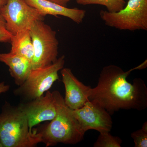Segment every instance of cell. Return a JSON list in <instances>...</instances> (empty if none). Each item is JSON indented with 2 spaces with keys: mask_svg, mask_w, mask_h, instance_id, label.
Segmentation results:
<instances>
[{
  "mask_svg": "<svg viewBox=\"0 0 147 147\" xmlns=\"http://www.w3.org/2000/svg\"><path fill=\"white\" fill-rule=\"evenodd\" d=\"M132 69L125 71L120 67L105 66L100 71L97 86L91 88L89 100L104 108L110 115L121 110L141 111L147 107V88L136 78L127 82Z\"/></svg>",
  "mask_w": 147,
  "mask_h": 147,
  "instance_id": "6da1fadb",
  "label": "cell"
},
{
  "mask_svg": "<svg viewBox=\"0 0 147 147\" xmlns=\"http://www.w3.org/2000/svg\"><path fill=\"white\" fill-rule=\"evenodd\" d=\"M53 93L57 114L55 118L41 131L42 143L48 147L59 143L75 144L81 142L84 139L85 133L74 116L72 110L66 105L59 92L55 91Z\"/></svg>",
  "mask_w": 147,
  "mask_h": 147,
  "instance_id": "7a4b0ae2",
  "label": "cell"
},
{
  "mask_svg": "<svg viewBox=\"0 0 147 147\" xmlns=\"http://www.w3.org/2000/svg\"><path fill=\"white\" fill-rule=\"evenodd\" d=\"M0 140L4 147H32L42 142L41 132L30 130L21 107H6L0 114Z\"/></svg>",
  "mask_w": 147,
  "mask_h": 147,
  "instance_id": "3957f363",
  "label": "cell"
},
{
  "mask_svg": "<svg viewBox=\"0 0 147 147\" xmlns=\"http://www.w3.org/2000/svg\"><path fill=\"white\" fill-rule=\"evenodd\" d=\"M100 18L108 26L120 30H147V0H129L117 12L101 10Z\"/></svg>",
  "mask_w": 147,
  "mask_h": 147,
  "instance_id": "277c9868",
  "label": "cell"
},
{
  "mask_svg": "<svg viewBox=\"0 0 147 147\" xmlns=\"http://www.w3.org/2000/svg\"><path fill=\"white\" fill-rule=\"evenodd\" d=\"M43 21H36L29 30L34 49L32 69L50 65L58 59L56 32Z\"/></svg>",
  "mask_w": 147,
  "mask_h": 147,
  "instance_id": "5b68a950",
  "label": "cell"
},
{
  "mask_svg": "<svg viewBox=\"0 0 147 147\" xmlns=\"http://www.w3.org/2000/svg\"><path fill=\"white\" fill-rule=\"evenodd\" d=\"M65 63V57L63 55L50 65L32 69L18 91L32 100L42 96L59 80L58 72L63 68Z\"/></svg>",
  "mask_w": 147,
  "mask_h": 147,
  "instance_id": "8992f818",
  "label": "cell"
},
{
  "mask_svg": "<svg viewBox=\"0 0 147 147\" xmlns=\"http://www.w3.org/2000/svg\"><path fill=\"white\" fill-rule=\"evenodd\" d=\"M0 13L13 35L30 30L34 22L43 20L44 17L25 0H7L0 9Z\"/></svg>",
  "mask_w": 147,
  "mask_h": 147,
  "instance_id": "52a82bcc",
  "label": "cell"
},
{
  "mask_svg": "<svg viewBox=\"0 0 147 147\" xmlns=\"http://www.w3.org/2000/svg\"><path fill=\"white\" fill-rule=\"evenodd\" d=\"M72 113L84 131L94 129L100 133L110 132L113 122L110 115L101 106L88 100L82 108L72 110Z\"/></svg>",
  "mask_w": 147,
  "mask_h": 147,
  "instance_id": "ba28073f",
  "label": "cell"
},
{
  "mask_svg": "<svg viewBox=\"0 0 147 147\" xmlns=\"http://www.w3.org/2000/svg\"><path fill=\"white\" fill-rule=\"evenodd\" d=\"M21 108L26 116L29 128L32 127L40 123L51 121L57 114V108L53 92H46L45 95L32 100Z\"/></svg>",
  "mask_w": 147,
  "mask_h": 147,
  "instance_id": "9c48e42d",
  "label": "cell"
},
{
  "mask_svg": "<svg viewBox=\"0 0 147 147\" xmlns=\"http://www.w3.org/2000/svg\"><path fill=\"white\" fill-rule=\"evenodd\" d=\"M61 73L65 88L64 100L66 105L73 110L82 108L89 100L91 87L79 81L69 68L63 67Z\"/></svg>",
  "mask_w": 147,
  "mask_h": 147,
  "instance_id": "30bf717a",
  "label": "cell"
},
{
  "mask_svg": "<svg viewBox=\"0 0 147 147\" xmlns=\"http://www.w3.org/2000/svg\"><path fill=\"white\" fill-rule=\"evenodd\" d=\"M26 2L37 10L42 16L47 15L67 17L77 24L82 23L86 11L76 8H69L47 0H25Z\"/></svg>",
  "mask_w": 147,
  "mask_h": 147,
  "instance_id": "8fae6325",
  "label": "cell"
},
{
  "mask_svg": "<svg viewBox=\"0 0 147 147\" xmlns=\"http://www.w3.org/2000/svg\"><path fill=\"white\" fill-rule=\"evenodd\" d=\"M0 62L8 66L10 75L19 86L26 81L32 69V64L28 60L10 52L0 53Z\"/></svg>",
  "mask_w": 147,
  "mask_h": 147,
  "instance_id": "7c38bea8",
  "label": "cell"
},
{
  "mask_svg": "<svg viewBox=\"0 0 147 147\" xmlns=\"http://www.w3.org/2000/svg\"><path fill=\"white\" fill-rule=\"evenodd\" d=\"M10 42V52L26 58L31 63L32 65L34 49L30 30H26L13 35Z\"/></svg>",
  "mask_w": 147,
  "mask_h": 147,
  "instance_id": "4fadbf2b",
  "label": "cell"
},
{
  "mask_svg": "<svg viewBox=\"0 0 147 147\" xmlns=\"http://www.w3.org/2000/svg\"><path fill=\"white\" fill-rule=\"evenodd\" d=\"M76 3L81 5L96 4L104 6L108 11L110 12H117L125 7V0H76Z\"/></svg>",
  "mask_w": 147,
  "mask_h": 147,
  "instance_id": "5bb4252c",
  "label": "cell"
},
{
  "mask_svg": "<svg viewBox=\"0 0 147 147\" xmlns=\"http://www.w3.org/2000/svg\"><path fill=\"white\" fill-rule=\"evenodd\" d=\"M110 132L100 133L95 142L94 147H121L122 141L120 138L113 136Z\"/></svg>",
  "mask_w": 147,
  "mask_h": 147,
  "instance_id": "9a60e30c",
  "label": "cell"
},
{
  "mask_svg": "<svg viewBox=\"0 0 147 147\" xmlns=\"http://www.w3.org/2000/svg\"><path fill=\"white\" fill-rule=\"evenodd\" d=\"M131 137L134 140V147H147V122H145L142 128L131 133Z\"/></svg>",
  "mask_w": 147,
  "mask_h": 147,
  "instance_id": "2e32d148",
  "label": "cell"
},
{
  "mask_svg": "<svg viewBox=\"0 0 147 147\" xmlns=\"http://www.w3.org/2000/svg\"><path fill=\"white\" fill-rule=\"evenodd\" d=\"M12 36L7 28L5 20L0 13V42H10Z\"/></svg>",
  "mask_w": 147,
  "mask_h": 147,
  "instance_id": "e0dca14e",
  "label": "cell"
},
{
  "mask_svg": "<svg viewBox=\"0 0 147 147\" xmlns=\"http://www.w3.org/2000/svg\"><path fill=\"white\" fill-rule=\"evenodd\" d=\"M9 89V86L6 85L4 82H0V94L8 91Z\"/></svg>",
  "mask_w": 147,
  "mask_h": 147,
  "instance_id": "ac0fdd59",
  "label": "cell"
},
{
  "mask_svg": "<svg viewBox=\"0 0 147 147\" xmlns=\"http://www.w3.org/2000/svg\"><path fill=\"white\" fill-rule=\"evenodd\" d=\"M56 3L63 6H67V4L71 0H47Z\"/></svg>",
  "mask_w": 147,
  "mask_h": 147,
  "instance_id": "d6986e66",
  "label": "cell"
},
{
  "mask_svg": "<svg viewBox=\"0 0 147 147\" xmlns=\"http://www.w3.org/2000/svg\"><path fill=\"white\" fill-rule=\"evenodd\" d=\"M147 60L145 61L144 63L140 64V65L134 67V68L132 69L133 70H135V69H143L146 68L147 67Z\"/></svg>",
  "mask_w": 147,
  "mask_h": 147,
  "instance_id": "ffe728a7",
  "label": "cell"
},
{
  "mask_svg": "<svg viewBox=\"0 0 147 147\" xmlns=\"http://www.w3.org/2000/svg\"><path fill=\"white\" fill-rule=\"evenodd\" d=\"M7 0H0V9L6 3Z\"/></svg>",
  "mask_w": 147,
  "mask_h": 147,
  "instance_id": "44dd1931",
  "label": "cell"
},
{
  "mask_svg": "<svg viewBox=\"0 0 147 147\" xmlns=\"http://www.w3.org/2000/svg\"><path fill=\"white\" fill-rule=\"evenodd\" d=\"M0 147H3V145L2 144L1 140H0Z\"/></svg>",
  "mask_w": 147,
  "mask_h": 147,
  "instance_id": "7402d4cb",
  "label": "cell"
}]
</instances>
